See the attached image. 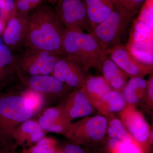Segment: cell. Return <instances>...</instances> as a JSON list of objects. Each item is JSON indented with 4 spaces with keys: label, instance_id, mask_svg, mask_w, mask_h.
<instances>
[{
    "label": "cell",
    "instance_id": "14",
    "mask_svg": "<svg viewBox=\"0 0 153 153\" xmlns=\"http://www.w3.org/2000/svg\"><path fill=\"white\" fill-rule=\"evenodd\" d=\"M46 137V133L38 121L32 119L21 124L14 132L13 138L14 149L21 146H32Z\"/></svg>",
    "mask_w": 153,
    "mask_h": 153
},
{
    "label": "cell",
    "instance_id": "6",
    "mask_svg": "<svg viewBox=\"0 0 153 153\" xmlns=\"http://www.w3.org/2000/svg\"><path fill=\"white\" fill-rule=\"evenodd\" d=\"M108 120L104 115L88 116L71 123L65 136L76 145L89 146L104 142Z\"/></svg>",
    "mask_w": 153,
    "mask_h": 153
},
{
    "label": "cell",
    "instance_id": "3",
    "mask_svg": "<svg viewBox=\"0 0 153 153\" xmlns=\"http://www.w3.org/2000/svg\"><path fill=\"white\" fill-rule=\"evenodd\" d=\"M63 48L65 57L81 66L86 74L92 67L100 69L102 63L108 56L90 33L76 29L66 28Z\"/></svg>",
    "mask_w": 153,
    "mask_h": 153
},
{
    "label": "cell",
    "instance_id": "10",
    "mask_svg": "<svg viewBox=\"0 0 153 153\" xmlns=\"http://www.w3.org/2000/svg\"><path fill=\"white\" fill-rule=\"evenodd\" d=\"M30 16L16 13L6 22L2 34L3 44L16 54L24 48L29 27Z\"/></svg>",
    "mask_w": 153,
    "mask_h": 153
},
{
    "label": "cell",
    "instance_id": "23",
    "mask_svg": "<svg viewBox=\"0 0 153 153\" xmlns=\"http://www.w3.org/2000/svg\"><path fill=\"white\" fill-rule=\"evenodd\" d=\"M41 127L45 131L60 134L65 136L71 123L51 120L41 115L38 120Z\"/></svg>",
    "mask_w": 153,
    "mask_h": 153
},
{
    "label": "cell",
    "instance_id": "7",
    "mask_svg": "<svg viewBox=\"0 0 153 153\" xmlns=\"http://www.w3.org/2000/svg\"><path fill=\"white\" fill-rule=\"evenodd\" d=\"M16 77L22 86L41 94L47 101L65 97L73 90L51 75L27 76L16 74Z\"/></svg>",
    "mask_w": 153,
    "mask_h": 153
},
{
    "label": "cell",
    "instance_id": "39",
    "mask_svg": "<svg viewBox=\"0 0 153 153\" xmlns=\"http://www.w3.org/2000/svg\"><path fill=\"white\" fill-rule=\"evenodd\" d=\"M97 153H104V152H98Z\"/></svg>",
    "mask_w": 153,
    "mask_h": 153
},
{
    "label": "cell",
    "instance_id": "32",
    "mask_svg": "<svg viewBox=\"0 0 153 153\" xmlns=\"http://www.w3.org/2000/svg\"><path fill=\"white\" fill-rule=\"evenodd\" d=\"M23 1H25L29 3L30 5L32 6L33 9H34L41 4L44 0H23Z\"/></svg>",
    "mask_w": 153,
    "mask_h": 153
},
{
    "label": "cell",
    "instance_id": "21",
    "mask_svg": "<svg viewBox=\"0 0 153 153\" xmlns=\"http://www.w3.org/2000/svg\"><path fill=\"white\" fill-rule=\"evenodd\" d=\"M106 153H149L137 142L126 143L108 137L105 141Z\"/></svg>",
    "mask_w": 153,
    "mask_h": 153
},
{
    "label": "cell",
    "instance_id": "28",
    "mask_svg": "<svg viewBox=\"0 0 153 153\" xmlns=\"http://www.w3.org/2000/svg\"><path fill=\"white\" fill-rule=\"evenodd\" d=\"M0 10L4 14L7 21L11 17L16 13L15 1L0 0Z\"/></svg>",
    "mask_w": 153,
    "mask_h": 153
},
{
    "label": "cell",
    "instance_id": "27",
    "mask_svg": "<svg viewBox=\"0 0 153 153\" xmlns=\"http://www.w3.org/2000/svg\"><path fill=\"white\" fill-rule=\"evenodd\" d=\"M41 115L51 120L68 122L64 117L63 110L60 104L46 108L44 110Z\"/></svg>",
    "mask_w": 153,
    "mask_h": 153
},
{
    "label": "cell",
    "instance_id": "17",
    "mask_svg": "<svg viewBox=\"0 0 153 153\" xmlns=\"http://www.w3.org/2000/svg\"><path fill=\"white\" fill-rule=\"evenodd\" d=\"M100 69L112 90L122 93L128 77L125 72L108 56L102 63Z\"/></svg>",
    "mask_w": 153,
    "mask_h": 153
},
{
    "label": "cell",
    "instance_id": "5",
    "mask_svg": "<svg viewBox=\"0 0 153 153\" xmlns=\"http://www.w3.org/2000/svg\"><path fill=\"white\" fill-rule=\"evenodd\" d=\"M16 74L27 76L51 75L61 56L47 51L24 47L16 53Z\"/></svg>",
    "mask_w": 153,
    "mask_h": 153
},
{
    "label": "cell",
    "instance_id": "38",
    "mask_svg": "<svg viewBox=\"0 0 153 153\" xmlns=\"http://www.w3.org/2000/svg\"><path fill=\"white\" fill-rule=\"evenodd\" d=\"M11 152H12V153H16V152H15V150H12L11 151Z\"/></svg>",
    "mask_w": 153,
    "mask_h": 153
},
{
    "label": "cell",
    "instance_id": "15",
    "mask_svg": "<svg viewBox=\"0 0 153 153\" xmlns=\"http://www.w3.org/2000/svg\"><path fill=\"white\" fill-rule=\"evenodd\" d=\"M17 57L8 47L0 43V92L11 87L17 79Z\"/></svg>",
    "mask_w": 153,
    "mask_h": 153
},
{
    "label": "cell",
    "instance_id": "2",
    "mask_svg": "<svg viewBox=\"0 0 153 153\" xmlns=\"http://www.w3.org/2000/svg\"><path fill=\"white\" fill-rule=\"evenodd\" d=\"M37 114L21 91L10 87L0 92V148L15 150L13 136L16 129Z\"/></svg>",
    "mask_w": 153,
    "mask_h": 153
},
{
    "label": "cell",
    "instance_id": "33",
    "mask_svg": "<svg viewBox=\"0 0 153 153\" xmlns=\"http://www.w3.org/2000/svg\"><path fill=\"white\" fill-rule=\"evenodd\" d=\"M6 22L4 19L0 18V35L2 34L3 31L5 27Z\"/></svg>",
    "mask_w": 153,
    "mask_h": 153
},
{
    "label": "cell",
    "instance_id": "25",
    "mask_svg": "<svg viewBox=\"0 0 153 153\" xmlns=\"http://www.w3.org/2000/svg\"><path fill=\"white\" fill-rule=\"evenodd\" d=\"M21 92L22 95L31 102L33 109L37 113L40 112L46 105L47 100L41 94L28 88L21 90Z\"/></svg>",
    "mask_w": 153,
    "mask_h": 153
},
{
    "label": "cell",
    "instance_id": "31",
    "mask_svg": "<svg viewBox=\"0 0 153 153\" xmlns=\"http://www.w3.org/2000/svg\"><path fill=\"white\" fill-rule=\"evenodd\" d=\"M153 78L151 76L148 80V87L146 99L147 100V104L150 105V107L152 108L153 100Z\"/></svg>",
    "mask_w": 153,
    "mask_h": 153
},
{
    "label": "cell",
    "instance_id": "9",
    "mask_svg": "<svg viewBox=\"0 0 153 153\" xmlns=\"http://www.w3.org/2000/svg\"><path fill=\"white\" fill-rule=\"evenodd\" d=\"M54 10L66 28L83 31L91 29L83 0H57Z\"/></svg>",
    "mask_w": 153,
    "mask_h": 153
},
{
    "label": "cell",
    "instance_id": "18",
    "mask_svg": "<svg viewBox=\"0 0 153 153\" xmlns=\"http://www.w3.org/2000/svg\"><path fill=\"white\" fill-rule=\"evenodd\" d=\"M94 107L109 91L112 90L102 76H88L85 84L81 88Z\"/></svg>",
    "mask_w": 153,
    "mask_h": 153
},
{
    "label": "cell",
    "instance_id": "19",
    "mask_svg": "<svg viewBox=\"0 0 153 153\" xmlns=\"http://www.w3.org/2000/svg\"><path fill=\"white\" fill-rule=\"evenodd\" d=\"M148 80L141 77L131 78L122 92L127 104L134 105L146 99Z\"/></svg>",
    "mask_w": 153,
    "mask_h": 153
},
{
    "label": "cell",
    "instance_id": "4",
    "mask_svg": "<svg viewBox=\"0 0 153 153\" xmlns=\"http://www.w3.org/2000/svg\"><path fill=\"white\" fill-rule=\"evenodd\" d=\"M137 13L114 4V10L90 33L108 55L111 50L122 44L130 26Z\"/></svg>",
    "mask_w": 153,
    "mask_h": 153
},
{
    "label": "cell",
    "instance_id": "36",
    "mask_svg": "<svg viewBox=\"0 0 153 153\" xmlns=\"http://www.w3.org/2000/svg\"><path fill=\"white\" fill-rule=\"evenodd\" d=\"M44 1H47L51 4H55L57 2V0H44Z\"/></svg>",
    "mask_w": 153,
    "mask_h": 153
},
{
    "label": "cell",
    "instance_id": "11",
    "mask_svg": "<svg viewBox=\"0 0 153 153\" xmlns=\"http://www.w3.org/2000/svg\"><path fill=\"white\" fill-rule=\"evenodd\" d=\"M110 58L116 63L128 77L144 78L152 73V66H148L139 62L134 57L130 50L124 45H120L110 51Z\"/></svg>",
    "mask_w": 153,
    "mask_h": 153
},
{
    "label": "cell",
    "instance_id": "13",
    "mask_svg": "<svg viewBox=\"0 0 153 153\" xmlns=\"http://www.w3.org/2000/svg\"><path fill=\"white\" fill-rule=\"evenodd\" d=\"M64 97L60 105L68 122L74 119L89 116L95 110L81 88L72 91Z\"/></svg>",
    "mask_w": 153,
    "mask_h": 153
},
{
    "label": "cell",
    "instance_id": "12",
    "mask_svg": "<svg viewBox=\"0 0 153 153\" xmlns=\"http://www.w3.org/2000/svg\"><path fill=\"white\" fill-rule=\"evenodd\" d=\"M51 75L73 90L82 87L88 76L81 66L66 57L58 60Z\"/></svg>",
    "mask_w": 153,
    "mask_h": 153
},
{
    "label": "cell",
    "instance_id": "24",
    "mask_svg": "<svg viewBox=\"0 0 153 153\" xmlns=\"http://www.w3.org/2000/svg\"><path fill=\"white\" fill-rule=\"evenodd\" d=\"M57 147L56 140L45 137L28 149H25L28 153H56Z\"/></svg>",
    "mask_w": 153,
    "mask_h": 153
},
{
    "label": "cell",
    "instance_id": "26",
    "mask_svg": "<svg viewBox=\"0 0 153 153\" xmlns=\"http://www.w3.org/2000/svg\"><path fill=\"white\" fill-rule=\"evenodd\" d=\"M147 0H112L115 4L138 13Z\"/></svg>",
    "mask_w": 153,
    "mask_h": 153
},
{
    "label": "cell",
    "instance_id": "34",
    "mask_svg": "<svg viewBox=\"0 0 153 153\" xmlns=\"http://www.w3.org/2000/svg\"><path fill=\"white\" fill-rule=\"evenodd\" d=\"M0 153H12L11 151L4 148H0Z\"/></svg>",
    "mask_w": 153,
    "mask_h": 153
},
{
    "label": "cell",
    "instance_id": "22",
    "mask_svg": "<svg viewBox=\"0 0 153 153\" xmlns=\"http://www.w3.org/2000/svg\"><path fill=\"white\" fill-rule=\"evenodd\" d=\"M108 121L106 134L108 137L115 139L126 143L137 142L131 136L120 119L111 117Z\"/></svg>",
    "mask_w": 153,
    "mask_h": 153
},
{
    "label": "cell",
    "instance_id": "8",
    "mask_svg": "<svg viewBox=\"0 0 153 153\" xmlns=\"http://www.w3.org/2000/svg\"><path fill=\"white\" fill-rule=\"evenodd\" d=\"M120 119L134 139L149 152L152 140L150 127L145 119L142 113L135 106L126 105L119 112Z\"/></svg>",
    "mask_w": 153,
    "mask_h": 153
},
{
    "label": "cell",
    "instance_id": "29",
    "mask_svg": "<svg viewBox=\"0 0 153 153\" xmlns=\"http://www.w3.org/2000/svg\"><path fill=\"white\" fill-rule=\"evenodd\" d=\"M16 13L22 15H29L33 8L29 3L23 0H14Z\"/></svg>",
    "mask_w": 153,
    "mask_h": 153
},
{
    "label": "cell",
    "instance_id": "35",
    "mask_svg": "<svg viewBox=\"0 0 153 153\" xmlns=\"http://www.w3.org/2000/svg\"><path fill=\"white\" fill-rule=\"evenodd\" d=\"M56 153H65L64 152V151L62 149V148L61 147H57V150H56Z\"/></svg>",
    "mask_w": 153,
    "mask_h": 153
},
{
    "label": "cell",
    "instance_id": "30",
    "mask_svg": "<svg viewBox=\"0 0 153 153\" xmlns=\"http://www.w3.org/2000/svg\"><path fill=\"white\" fill-rule=\"evenodd\" d=\"M61 148L65 153H87L84 149L76 144H68Z\"/></svg>",
    "mask_w": 153,
    "mask_h": 153
},
{
    "label": "cell",
    "instance_id": "37",
    "mask_svg": "<svg viewBox=\"0 0 153 153\" xmlns=\"http://www.w3.org/2000/svg\"><path fill=\"white\" fill-rule=\"evenodd\" d=\"M22 153H28L27 152V151H26V149H25L24 148V149L23 150V151H22Z\"/></svg>",
    "mask_w": 153,
    "mask_h": 153
},
{
    "label": "cell",
    "instance_id": "16",
    "mask_svg": "<svg viewBox=\"0 0 153 153\" xmlns=\"http://www.w3.org/2000/svg\"><path fill=\"white\" fill-rule=\"evenodd\" d=\"M91 31L106 19L114 10L112 0H83ZM91 32V31H90Z\"/></svg>",
    "mask_w": 153,
    "mask_h": 153
},
{
    "label": "cell",
    "instance_id": "20",
    "mask_svg": "<svg viewBox=\"0 0 153 153\" xmlns=\"http://www.w3.org/2000/svg\"><path fill=\"white\" fill-rule=\"evenodd\" d=\"M126 103L122 93L111 90L94 107L103 115L111 116L115 112H120L125 107Z\"/></svg>",
    "mask_w": 153,
    "mask_h": 153
},
{
    "label": "cell",
    "instance_id": "1",
    "mask_svg": "<svg viewBox=\"0 0 153 153\" xmlns=\"http://www.w3.org/2000/svg\"><path fill=\"white\" fill-rule=\"evenodd\" d=\"M66 28L48 4L41 3L30 16L24 47L52 52L65 57L63 48Z\"/></svg>",
    "mask_w": 153,
    "mask_h": 153
}]
</instances>
